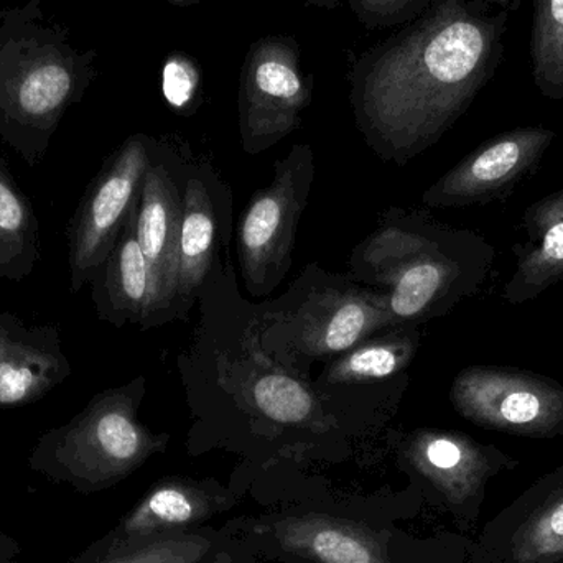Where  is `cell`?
I'll use <instances>...</instances> for the list:
<instances>
[{
	"mask_svg": "<svg viewBox=\"0 0 563 563\" xmlns=\"http://www.w3.org/2000/svg\"><path fill=\"white\" fill-rule=\"evenodd\" d=\"M509 12L432 0L417 19L351 63L357 128L386 158L435 145L489 85L505 55Z\"/></svg>",
	"mask_w": 563,
	"mask_h": 563,
	"instance_id": "obj_1",
	"label": "cell"
},
{
	"mask_svg": "<svg viewBox=\"0 0 563 563\" xmlns=\"http://www.w3.org/2000/svg\"><path fill=\"white\" fill-rule=\"evenodd\" d=\"M96 58L73 45L68 26L46 19L43 0L0 5V141L30 167L91 88Z\"/></svg>",
	"mask_w": 563,
	"mask_h": 563,
	"instance_id": "obj_2",
	"label": "cell"
},
{
	"mask_svg": "<svg viewBox=\"0 0 563 563\" xmlns=\"http://www.w3.org/2000/svg\"><path fill=\"white\" fill-rule=\"evenodd\" d=\"M495 260V246L482 234L445 228H387L363 250L374 279L389 285L396 323L445 314L482 288Z\"/></svg>",
	"mask_w": 563,
	"mask_h": 563,
	"instance_id": "obj_3",
	"label": "cell"
},
{
	"mask_svg": "<svg viewBox=\"0 0 563 563\" xmlns=\"http://www.w3.org/2000/svg\"><path fill=\"white\" fill-rule=\"evenodd\" d=\"M144 394V377L96 394L68 423L40 440L33 460L78 486L114 485L167 442V437L154 435L139 422Z\"/></svg>",
	"mask_w": 563,
	"mask_h": 563,
	"instance_id": "obj_4",
	"label": "cell"
},
{
	"mask_svg": "<svg viewBox=\"0 0 563 563\" xmlns=\"http://www.w3.org/2000/svg\"><path fill=\"white\" fill-rule=\"evenodd\" d=\"M152 162L151 139L131 135L89 181L66 228L71 294H78L88 284L114 250L137 211L142 184Z\"/></svg>",
	"mask_w": 563,
	"mask_h": 563,
	"instance_id": "obj_5",
	"label": "cell"
},
{
	"mask_svg": "<svg viewBox=\"0 0 563 563\" xmlns=\"http://www.w3.org/2000/svg\"><path fill=\"white\" fill-rule=\"evenodd\" d=\"M450 400L482 429L538 440L563 435V383L545 374L475 364L456 374Z\"/></svg>",
	"mask_w": 563,
	"mask_h": 563,
	"instance_id": "obj_6",
	"label": "cell"
},
{
	"mask_svg": "<svg viewBox=\"0 0 563 563\" xmlns=\"http://www.w3.org/2000/svg\"><path fill=\"white\" fill-rule=\"evenodd\" d=\"M313 79L301 69L295 36L267 35L254 40L240 76L241 142L260 154L300 128L301 112L310 106Z\"/></svg>",
	"mask_w": 563,
	"mask_h": 563,
	"instance_id": "obj_7",
	"label": "cell"
},
{
	"mask_svg": "<svg viewBox=\"0 0 563 563\" xmlns=\"http://www.w3.org/2000/svg\"><path fill=\"white\" fill-rule=\"evenodd\" d=\"M313 175L308 145L291 148L277 162L276 178L266 190L254 195L240 224L241 267L253 294L271 290L290 266L298 220L307 205Z\"/></svg>",
	"mask_w": 563,
	"mask_h": 563,
	"instance_id": "obj_8",
	"label": "cell"
},
{
	"mask_svg": "<svg viewBox=\"0 0 563 563\" xmlns=\"http://www.w3.org/2000/svg\"><path fill=\"white\" fill-rule=\"evenodd\" d=\"M558 134L522 125L488 139L423 194L430 208H466L505 201L541 167Z\"/></svg>",
	"mask_w": 563,
	"mask_h": 563,
	"instance_id": "obj_9",
	"label": "cell"
},
{
	"mask_svg": "<svg viewBox=\"0 0 563 563\" xmlns=\"http://www.w3.org/2000/svg\"><path fill=\"white\" fill-rule=\"evenodd\" d=\"M69 376L71 363L56 324H29L0 311V409L38 402Z\"/></svg>",
	"mask_w": 563,
	"mask_h": 563,
	"instance_id": "obj_10",
	"label": "cell"
},
{
	"mask_svg": "<svg viewBox=\"0 0 563 563\" xmlns=\"http://www.w3.org/2000/svg\"><path fill=\"white\" fill-rule=\"evenodd\" d=\"M404 455L452 505L479 501L489 478L518 465L495 445H485L452 430H417L410 435Z\"/></svg>",
	"mask_w": 563,
	"mask_h": 563,
	"instance_id": "obj_11",
	"label": "cell"
},
{
	"mask_svg": "<svg viewBox=\"0 0 563 563\" xmlns=\"http://www.w3.org/2000/svg\"><path fill=\"white\" fill-rule=\"evenodd\" d=\"M298 347L311 356L346 353L374 331L396 323L387 298L363 290L313 295L297 317Z\"/></svg>",
	"mask_w": 563,
	"mask_h": 563,
	"instance_id": "obj_12",
	"label": "cell"
},
{
	"mask_svg": "<svg viewBox=\"0 0 563 563\" xmlns=\"http://www.w3.org/2000/svg\"><path fill=\"white\" fill-rule=\"evenodd\" d=\"M181 214L184 197L170 172L165 165L152 162L142 184L135 233L154 274L161 311L177 298Z\"/></svg>",
	"mask_w": 563,
	"mask_h": 563,
	"instance_id": "obj_13",
	"label": "cell"
},
{
	"mask_svg": "<svg viewBox=\"0 0 563 563\" xmlns=\"http://www.w3.org/2000/svg\"><path fill=\"white\" fill-rule=\"evenodd\" d=\"M135 221L137 211L108 260L88 282L99 318L115 327L125 323L147 327L161 313L154 274L139 246Z\"/></svg>",
	"mask_w": 563,
	"mask_h": 563,
	"instance_id": "obj_14",
	"label": "cell"
},
{
	"mask_svg": "<svg viewBox=\"0 0 563 563\" xmlns=\"http://www.w3.org/2000/svg\"><path fill=\"white\" fill-rule=\"evenodd\" d=\"M526 240L512 246L516 269L503 288L508 303H528L563 282V188L526 208Z\"/></svg>",
	"mask_w": 563,
	"mask_h": 563,
	"instance_id": "obj_15",
	"label": "cell"
},
{
	"mask_svg": "<svg viewBox=\"0 0 563 563\" xmlns=\"http://www.w3.org/2000/svg\"><path fill=\"white\" fill-rule=\"evenodd\" d=\"M217 493L185 479H167L155 486L144 501L124 519L114 551L134 548L147 539L201 525L223 508Z\"/></svg>",
	"mask_w": 563,
	"mask_h": 563,
	"instance_id": "obj_16",
	"label": "cell"
},
{
	"mask_svg": "<svg viewBox=\"0 0 563 563\" xmlns=\"http://www.w3.org/2000/svg\"><path fill=\"white\" fill-rule=\"evenodd\" d=\"M282 548L314 563H389L366 526L330 516L280 519L273 528Z\"/></svg>",
	"mask_w": 563,
	"mask_h": 563,
	"instance_id": "obj_17",
	"label": "cell"
},
{
	"mask_svg": "<svg viewBox=\"0 0 563 563\" xmlns=\"http://www.w3.org/2000/svg\"><path fill=\"white\" fill-rule=\"evenodd\" d=\"M521 515L506 534V559L511 563L563 561V466L532 486Z\"/></svg>",
	"mask_w": 563,
	"mask_h": 563,
	"instance_id": "obj_18",
	"label": "cell"
},
{
	"mask_svg": "<svg viewBox=\"0 0 563 563\" xmlns=\"http://www.w3.org/2000/svg\"><path fill=\"white\" fill-rule=\"evenodd\" d=\"M40 261L38 220L0 157V280L22 282Z\"/></svg>",
	"mask_w": 563,
	"mask_h": 563,
	"instance_id": "obj_19",
	"label": "cell"
},
{
	"mask_svg": "<svg viewBox=\"0 0 563 563\" xmlns=\"http://www.w3.org/2000/svg\"><path fill=\"white\" fill-rule=\"evenodd\" d=\"M214 236L217 223L210 195L200 180H188L178 246L177 297H190L207 279L214 256Z\"/></svg>",
	"mask_w": 563,
	"mask_h": 563,
	"instance_id": "obj_20",
	"label": "cell"
},
{
	"mask_svg": "<svg viewBox=\"0 0 563 563\" xmlns=\"http://www.w3.org/2000/svg\"><path fill=\"white\" fill-rule=\"evenodd\" d=\"M419 347L416 331H397L366 340L346 351L327 371L331 384H356L396 376L409 366Z\"/></svg>",
	"mask_w": 563,
	"mask_h": 563,
	"instance_id": "obj_21",
	"label": "cell"
},
{
	"mask_svg": "<svg viewBox=\"0 0 563 563\" xmlns=\"http://www.w3.org/2000/svg\"><path fill=\"white\" fill-rule=\"evenodd\" d=\"M532 79L551 101L563 99V0H532Z\"/></svg>",
	"mask_w": 563,
	"mask_h": 563,
	"instance_id": "obj_22",
	"label": "cell"
},
{
	"mask_svg": "<svg viewBox=\"0 0 563 563\" xmlns=\"http://www.w3.org/2000/svg\"><path fill=\"white\" fill-rule=\"evenodd\" d=\"M257 409L274 422L303 423L313 413V397L294 377L271 373L260 377L253 386Z\"/></svg>",
	"mask_w": 563,
	"mask_h": 563,
	"instance_id": "obj_23",
	"label": "cell"
},
{
	"mask_svg": "<svg viewBox=\"0 0 563 563\" xmlns=\"http://www.w3.org/2000/svg\"><path fill=\"white\" fill-rule=\"evenodd\" d=\"M210 548L203 536L170 532L125 549L108 563H200Z\"/></svg>",
	"mask_w": 563,
	"mask_h": 563,
	"instance_id": "obj_24",
	"label": "cell"
},
{
	"mask_svg": "<svg viewBox=\"0 0 563 563\" xmlns=\"http://www.w3.org/2000/svg\"><path fill=\"white\" fill-rule=\"evenodd\" d=\"M432 0H347L351 12L369 30L394 29L412 22Z\"/></svg>",
	"mask_w": 563,
	"mask_h": 563,
	"instance_id": "obj_25",
	"label": "cell"
},
{
	"mask_svg": "<svg viewBox=\"0 0 563 563\" xmlns=\"http://www.w3.org/2000/svg\"><path fill=\"white\" fill-rule=\"evenodd\" d=\"M198 82H200V75L190 59L174 55L165 63L162 71V91L172 108H187L197 95Z\"/></svg>",
	"mask_w": 563,
	"mask_h": 563,
	"instance_id": "obj_26",
	"label": "cell"
},
{
	"mask_svg": "<svg viewBox=\"0 0 563 563\" xmlns=\"http://www.w3.org/2000/svg\"><path fill=\"white\" fill-rule=\"evenodd\" d=\"M473 7L483 10V12H511L512 7L519 2V0H468Z\"/></svg>",
	"mask_w": 563,
	"mask_h": 563,
	"instance_id": "obj_27",
	"label": "cell"
},
{
	"mask_svg": "<svg viewBox=\"0 0 563 563\" xmlns=\"http://www.w3.org/2000/svg\"><path fill=\"white\" fill-rule=\"evenodd\" d=\"M161 2H167L175 7H194L207 2V0H161Z\"/></svg>",
	"mask_w": 563,
	"mask_h": 563,
	"instance_id": "obj_28",
	"label": "cell"
},
{
	"mask_svg": "<svg viewBox=\"0 0 563 563\" xmlns=\"http://www.w3.org/2000/svg\"><path fill=\"white\" fill-rule=\"evenodd\" d=\"M308 3H313L317 7H324V9H333L341 0H307Z\"/></svg>",
	"mask_w": 563,
	"mask_h": 563,
	"instance_id": "obj_29",
	"label": "cell"
}]
</instances>
